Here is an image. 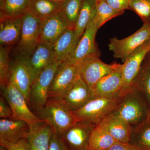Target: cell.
Here are the masks:
<instances>
[{"label":"cell","instance_id":"cell-26","mask_svg":"<svg viewBox=\"0 0 150 150\" xmlns=\"http://www.w3.org/2000/svg\"><path fill=\"white\" fill-rule=\"evenodd\" d=\"M1 17H16L28 12L30 0H0Z\"/></svg>","mask_w":150,"mask_h":150},{"label":"cell","instance_id":"cell-28","mask_svg":"<svg viewBox=\"0 0 150 150\" xmlns=\"http://www.w3.org/2000/svg\"><path fill=\"white\" fill-rule=\"evenodd\" d=\"M132 85L142 93L150 109V62L146 61L143 63Z\"/></svg>","mask_w":150,"mask_h":150},{"label":"cell","instance_id":"cell-13","mask_svg":"<svg viewBox=\"0 0 150 150\" xmlns=\"http://www.w3.org/2000/svg\"><path fill=\"white\" fill-rule=\"evenodd\" d=\"M69 28H73L62 10L41 21L40 42L53 45L56 40Z\"/></svg>","mask_w":150,"mask_h":150},{"label":"cell","instance_id":"cell-41","mask_svg":"<svg viewBox=\"0 0 150 150\" xmlns=\"http://www.w3.org/2000/svg\"><path fill=\"white\" fill-rule=\"evenodd\" d=\"M148 119L150 121V111L149 112V115H148Z\"/></svg>","mask_w":150,"mask_h":150},{"label":"cell","instance_id":"cell-36","mask_svg":"<svg viewBox=\"0 0 150 150\" xmlns=\"http://www.w3.org/2000/svg\"><path fill=\"white\" fill-rule=\"evenodd\" d=\"M131 0H105L106 3L115 10L124 11L130 9L129 5Z\"/></svg>","mask_w":150,"mask_h":150},{"label":"cell","instance_id":"cell-24","mask_svg":"<svg viewBox=\"0 0 150 150\" xmlns=\"http://www.w3.org/2000/svg\"><path fill=\"white\" fill-rule=\"evenodd\" d=\"M96 3V0H83L74 28L75 36L78 43L88 25L95 18Z\"/></svg>","mask_w":150,"mask_h":150},{"label":"cell","instance_id":"cell-40","mask_svg":"<svg viewBox=\"0 0 150 150\" xmlns=\"http://www.w3.org/2000/svg\"><path fill=\"white\" fill-rule=\"evenodd\" d=\"M147 55H148V56H149V57H148V59H147V60L146 61H148V62H150V51L149 52V53H148Z\"/></svg>","mask_w":150,"mask_h":150},{"label":"cell","instance_id":"cell-29","mask_svg":"<svg viewBox=\"0 0 150 150\" xmlns=\"http://www.w3.org/2000/svg\"><path fill=\"white\" fill-rule=\"evenodd\" d=\"M96 2V13L94 20L98 29L107 21L124 13V11H119L112 8L105 0Z\"/></svg>","mask_w":150,"mask_h":150},{"label":"cell","instance_id":"cell-34","mask_svg":"<svg viewBox=\"0 0 150 150\" xmlns=\"http://www.w3.org/2000/svg\"><path fill=\"white\" fill-rule=\"evenodd\" d=\"M13 116V112L11 106L2 96L0 98V117L1 118L12 119Z\"/></svg>","mask_w":150,"mask_h":150},{"label":"cell","instance_id":"cell-2","mask_svg":"<svg viewBox=\"0 0 150 150\" xmlns=\"http://www.w3.org/2000/svg\"><path fill=\"white\" fill-rule=\"evenodd\" d=\"M36 113L40 120L49 125L54 134L59 136L77 122L72 110L62 99H48Z\"/></svg>","mask_w":150,"mask_h":150},{"label":"cell","instance_id":"cell-12","mask_svg":"<svg viewBox=\"0 0 150 150\" xmlns=\"http://www.w3.org/2000/svg\"><path fill=\"white\" fill-rule=\"evenodd\" d=\"M8 81L22 93L29 105L30 88L34 77L26 62L14 59L10 62Z\"/></svg>","mask_w":150,"mask_h":150},{"label":"cell","instance_id":"cell-11","mask_svg":"<svg viewBox=\"0 0 150 150\" xmlns=\"http://www.w3.org/2000/svg\"><path fill=\"white\" fill-rule=\"evenodd\" d=\"M98 30L94 19L86 28L73 53L65 61L78 65L88 56L95 55L100 56L95 40Z\"/></svg>","mask_w":150,"mask_h":150},{"label":"cell","instance_id":"cell-33","mask_svg":"<svg viewBox=\"0 0 150 150\" xmlns=\"http://www.w3.org/2000/svg\"><path fill=\"white\" fill-rule=\"evenodd\" d=\"M0 145L4 146L8 150H31L27 138L16 143H12L0 139Z\"/></svg>","mask_w":150,"mask_h":150},{"label":"cell","instance_id":"cell-4","mask_svg":"<svg viewBox=\"0 0 150 150\" xmlns=\"http://www.w3.org/2000/svg\"><path fill=\"white\" fill-rule=\"evenodd\" d=\"M122 97V95H117L94 98L73 112L77 122L96 126L112 112L121 101Z\"/></svg>","mask_w":150,"mask_h":150},{"label":"cell","instance_id":"cell-23","mask_svg":"<svg viewBox=\"0 0 150 150\" xmlns=\"http://www.w3.org/2000/svg\"><path fill=\"white\" fill-rule=\"evenodd\" d=\"M117 142L102 122L93 129L89 139V150H107Z\"/></svg>","mask_w":150,"mask_h":150},{"label":"cell","instance_id":"cell-25","mask_svg":"<svg viewBox=\"0 0 150 150\" xmlns=\"http://www.w3.org/2000/svg\"><path fill=\"white\" fill-rule=\"evenodd\" d=\"M62 10V6L52 0H30L28 12L41 21Z\"/></svg>","mask_w":150,"mask_h":150},{"label":"cell","instance_id":"cell-42","mask_svg":"<svg viewBox=\"0 0 150 150\" xmlns=\"http://www.w3.org/2000/svg\"><path fill=\"white\" fill-rule=\"evenodd\" d=\"M96 1H100V0H96Z\"/></svg>","mask_w":150,"mask_h":150},{"label":"cell","instance_id":"cell-39","mask_svg":"<svg viewBox=\"0 0 150 150\" xmlns=\"http://www.w3.org/2000/svg\"><path fill=\"white\" fill-rule=\"evenodd\" d=\"M0 150H8L6 147L0 145Z\"/></svg>","mask_w":150,"mask_h":150},{"label":"cell","instance_id":"cell-7","mask_svg":"<svg viewBox=\"0 0 150 150\" xmlns=\"http://www.w3.org/2000/svg\"><path fill=\"white\" fill-rule=\"evenodd\" d=\"M79 74L78 65L66 61L61 62L49 88L48 99H62Z\"/></svg>","mask_w":150,"mask_h":150},{"label":"cell","instance_id":"cell-15","mask_svg":"<svg viewBox=\"0 0 150 150\" xmlns=\"http://www.w3.org/2000/svg\"><path fill=\"white\" fill-rule=\"evenodd\" d=\"M95 126L77 121L60 137L70 150H89V139Z\"/></svg>","mask_w":150,"mask_h":150},{"label":"cell","instance_id":"cell-8","mask_svg":"<svg viewBox=\"0 0 150 150\" xmlns=\"http://www.w3.org/2000/svg\"><path fill=\"white\" fill-rule=\"evenodd\" d=\"M1 88L2 96L12 110V119L23 120L29 125L42 121L30 110L24 95L16 87L9 82L5 86Z\"/></svg>","mask_w":150,"mask_h":150},{"label":"cell","instance_id":"cell-22","mask_svg":"<svg viewBox=\"0 0 150 150\" xmlns=\"http://www.w3.org/2000/svg\"><path fill=\"white\" fill-rule=\"evenodd\" d=\"M78 43L74 29L69 28L53 44L56 60L61 62L66 61L73 53Z\"/></svg>","mask_w":150,"mask_h":150},{"label":"cell","instance_id":"cell-5","mask_svg":"<svg viewBox=\"0 0 150 150\" xmlns=\"http://www.w3.org/2000/svg\"><path fill=\"white\" fill-rule=\"evenodd\" d=\"M61 62L57 60L54 61L42 70L33 82L30 93L29 103L36 112L43 108L48 101L49 88Z\"/></svg>","mask_w":150,"mask_h":150},{"label":"cell","instance_id":"cell-14","mask_svg":"<svg viewBox=\"0 0 150 150\" xmlns=\"http://www.w3.org/2000/svg\"><path fill=\"white\" fill-rule=\"evenodd\" d=\"M123 64H118L114 69L96 83L91 89L94 98L121 95L123 84Z\"/></svg>","mask_w":150,"mask_h":150},{"label":"cell","instance_id":"cell-32","mask_svg":"<svg viewBox=\"0 0 150 150\" xmlns=\"http://www.w3.org/2000/svg\"><path fill=\"white\" fill-rule=\"evenodd\" d=\"M129 8L141 18L144 24L150 25V0H131Z\"/></svg>","mask_w":150,"mask_h":150},{"label":"cell","instance_id":"cell-20","mask_svg":"<svg viewBox=\"0 0 150 150\" xmlns=\"http://www.w3.org/2000/svg\"><path fill=\"white\" fill-rule=\"evenodd\" d=\"M29 126L23 120L1 118L0 139L12 143H16L27 138Z\"/></svg>","mask_w":150,"mask_h":150},{"label":"cell","instance_id":"cell-38","mask_svg":"<svg viewBox=\"0 0 150 150\" xmlns=\"http://www.w3.org/2000/svg\"><path fill=\"white\" fill-rule=\"evenodd\" d=\"M62 5V6L67 1V0H52Z\"/></svg>","mask_w":150,"mask_h":150},{"label":"cell","instance_id":"cell-30","mask_svg":"<svg viewBox=\"0 0 150 150\" xmlns=\"http://www.w3.org/2000/svg\"><path fill=\"white\" fill-rule=\"evenodd\" d=\"M13 46L0 47V85L4 87L8 83V73L10 62L9 55Z\"/></svg>","mask_w":150,"mask_h":150},{"label":"cell","instance_id":"cell-37","mask_svg":"<svg viewBox=\"0 0 150 150\" xmlns=\"http://www.w3.org/2000/svg\"><path fill=\"white\" fill-rule=\"evenodd\" d=\"M107 150H141L136 145L130 142H116Z\"/></svg>","mask_w":150,"mask_h":150},{"label":"cell","instance_id":"cell-21","mask_svg":"<svg viewBox=\"0 0 150 150\" xmlns=\"http://www.w3.org/2000/svg\"><path fill=\"white\" fill-rule=\"evenodd\" d=\"M101 122L115 141L124 143L130 142L133 127L129 123L110 114Z\"/></svg>","mask_w":150,"mask_h":150},{"label":"cell","instance_id":"cell-17","mask_svg":"<svg viewBox=\"0 0 150 150\" xmlns=\"http://www.w3.org/2000/svg\"><path fill=\"white\" fill-rule=\"evenodd\" d=\"M56 60L53 45L40 42L26 63L35 79L42 70Z\"/></svg>","mask_w":150,"mask_h":150},{"label":"cell","instance_id":"cell-18","mask_svg":"<svg viewBox=\"0 0 150 150\" xmlns=\"http://www.w3.org/2000/svg\"><path fill=\"white\" fill-rule=\"evenodd\" d=\"M29 126L27 139L31 150H49L51 137L54 134L51 127L43 121Z\"/></svg>","mask_w":150,"mask_h":150},{"label":"cell","instance_id":"cell-6","mask_svg":"<svg viewBox=\"0 0 150 150\" xmlns=\"http://www.w3.org/2000/svg\"><path fill=\"white\" fill-rule=\"evenodd\" d=\"M150 39V25L144 24L134 34L123 39L116 37L111 38L108 44L109 50L113 53V56L125 62L137 48Z\"/></svg>","mask_w":150,"mask_h":150},{"label":"cell","instance_id":"cell-16","mask_svg":"<svg viewBox=\"0 0 150 150\" xmlns=\"http://www.w3.org/2000/svg\"><path fill=\"white\" fill-rule=\"evenodd\" d=\"M93 98L91 89L79 74L62 99L71 110L75 111Z\"/></svg>","mask_w":150,"mask_h":150},{"label":"cell","instance_id":"cell-1","mask_svg":"<svg viewBox=\"0 0 150 150\" xmlns=\"http://www.w3.org/2000/svg\"><path fill=\"white\" fill-rule=\"evenodd\" d=\"M118 105L110 113L135 127L148 119L149 106L143 95L134 85L123 92Z\"/></svg>","mask_w":150,"mask_h":150},{"label":"cell","instance_id":"cell-3","mask_svg":"<svg viewBox=\"0 0 150 150\" xmlns=\"http://www.w3.org/2000/svg\"><path fill=\"white\" fill-rule=\"evenodd\" d=\"M41 21L29 12L23 16L21 34L14 46V59L26 62L40 43Z\"/></svg>","mask_w":150,"mask_h":150},{"label":"cell","instance_id":"cell-27","mask_svg":"<svg viewBox=\"0 0 150 150\" xmlns=\"http://www.w3.org/2000/svg\"><path fill=\"white\" fill-rule=\"evenodd\" d=\"M130 143L141 150H150V121L147 119L133 128Z\"/></svg>","mask_w":150,"mask_h":150},{"label":"cell","instance_id":"cell-9","mask_svg":"<svg viewBox=\"0 0 150 150\" xmlns=\"http://www.w3.org/2000/svg\"><path fill=\"white\" fill-rule=\"evenodd\" d=\"M99 56L96 55L88 56L78 65L80 74L91 90L100 79L111 72L118 64H105Z\"/></svg>","mask_w":150,"mask_h":150},{"label":"cell","instance_id":"cell-10","mask_svg":"<svg viewBox=\"0 0 150 150\" xmlns=\"http://www.w3.org/2000/svg\"><path fill=\"white\" fill-rule=\"evenodd\" d=\"M150 51V39L137 48L123 62L122 67L123 84L120 95L131 86L140 71L144 60Z\"/></svg>","mask_w":150,"mask_h":150},{"label":"cell","instance_id":"cell-35","mask_svg":"<svg viewBox=\"0 0 150 150\" xmlns=\"http://www.w3.org/2000/svg\"><path fill=\"white\" fill-rule=\"evenodd\" d=\"M49 150H70L60 136L54 134L50 141Z\"/></svg>","mask_w":150,"mask_h":150},{"label":"cell","instance_id":"cell-19","mask_svg":"<svg viewBox=\"0 0 150 150\" xmlns=\"http://www.w3.org/2000/svg\"><path fill=\"white\" fill-rule=\"evenodd\" d=\"M23 16L0 18V45L14 46L21 34Z\"/></svg>","mask_w":150,"mask_h":150},{"label":"cell","instance_id":"cell-31","mask_svg":"<svg viewBox=\"0 0 150 150\" xmlns=\"http://www.w3.org/2000/svg\"><path fill=\"white\" fill-rule=\"evenodd\" d=\"M83 0H67L62 10L71 26L74 29Z\"/></svg>","mask_w":150,"mask_h":150}]
</instances>
